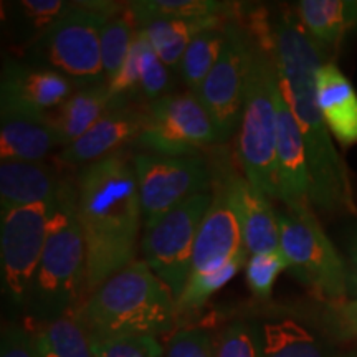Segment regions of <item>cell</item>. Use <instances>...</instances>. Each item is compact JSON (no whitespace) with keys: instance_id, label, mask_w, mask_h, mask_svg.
<instances>
[{"instance_id":"obj_21","label":"cell","mask_w":357,"mask_h":357,"mask_svg":"<svg viewBox=\"0 0 357 357\" xmlns=\"http://www.w3.org/2000/svg\"><path fill=\"white\" fill-rule=\"evenodd\" d=\"M260 357H352L293 318L260 324Z\"/></svg>"},{"instance_id":"obj_9","label":"cell","mask_w":357,"mask_h":357,"mask_svg":"<svg viewBox=\"0 0 357 357\" xmlns=\"http://www.w3.org/2000/svg\"><path fill=\"white\" fill-rule=\"evenodd\" d=\"M146 114V126L137 137L146 153L184 158L220 146L215 124L197 93H169L147 105Z\"/></svg>"},{"instance_id":"obj_20","label":"cell","mask_w":357,"mask_h":357,"mask_svg":"<svg viewBox=\"0 0 357 357\" xmlns=\"http://www.w3.org/2000/svg\"><path fill=\"white\" fill-rule=\"evenodd\" d=\"M63 178L43 160H3L0 164V212L55 200Z\"/></svg>"},{"instance_id":"obj_4","label":"cell","mask_w":357,"mask_h":357,"mask_svg":"<svg viewBox=\"0 0 357 357\" xmlns=\"http://www.w3.org/2000/svg\"><path fill=\"white\" fill-rule=\"evenodd\" d=\"M91 341L171 334L177 305L144 260H136L96 288L77 310Z\"/></svg>"},{"instance_id":"obj_19","label":"cell","mask_w":357,"mask_h":357,"mask_svg":"<svg viewBox=\"0 0 357 357\" xmlns=\"http://www.w3.org/2000/svg\"><path fill=\"white\" fill-rule=\"evenodd\" d=\"M316 95L321 114L334 139L342 147L357 146V91L333 61L319 66Z\"/></svg>"},{"instance_id":"obj_1","label":"cell","mask_w":357,"mask_h":357,"mask_svg":"<svg viewBox=\"0 0 357 357\" xmlns=\"http://www.w3.org/2000/svg\"><path fill=\"white\" fill-rule=\"evenodd\" d=\"M273 42L281 91L305 144L312 211L357 215L351 174L331 139L316 95V73L326 63V50L305 32L293 10H283L273 22Z\"/></svg>"},{"instance_id":"obj_22","label":"cell","mask_w":357,"mask_h":357,"mask_svg":"<svg viewBox=\"0 0 357 357\" xmlns=\"http://www.w3.org/2000/svg\"><path fill=\"white\" fill-rule=\"evenodd\" d=\"M298 20L319 47L334 48L357 29V0H301Z\"/></svg>"},{"instance_id":"obj_7","label":"cell","mask_w":357,"mask_h":357,"mask_svg":"<svg viewBox=\"0 0 357 357\" xmlns=\"http://www.w3.org/2000/svg\"><path fill=\"white\" fill-rule=\"evenodd\" d=\"M288 271L326 303L349 298V268L311 207L276 208Z\"/></svg>"},{"instance_id":"obj_37","label":"cell","mask_w":357,"mask_h":357,"mask_svg":"<svg viewBox=\"0 0 357 357\" xmlns=\"http://www.w3.org/2000/svg\"><path fill=\"white\" fill-rule=\"evenodd\" d=\"M347 268H349V294L357 298V227L347 240Z\"/></svg>"},{"instance_id":"obj_13","label":"cell","mask_w":357,"mask_h":357,"mask_svg":"<svg viewBox=\"0 0 357 357\" xmlns=\"http://www.w3.org/2000/svg\"><path fill=\"white\" fill-rule=\"evenodd\" d=\"M229 155L223 147H218L211 158L212 204L200 223L190 275L217 270L235 258L248 255L227 178Z\"/></svg>"},{"instance_id":"obj_16","label":"cell","mask_w":357,"mask_h":357,"mask_svg":"<svg viewBox=\"0 0 357 357\" xmlns=\"http://www.w3.org/2000/svg\"><path fill=\"white\" fill-rule=\"evenodd\" d=\"M276 200L287 208L311 207L310 171L305 144L283 91L278 93V139L275 166ZM312 208V207H311Z\"/></svg>"},{"instance_id":"obj_24","label":"cell","mask_w":357,"mask_h":357,"mask_svg":"<svg viewBox=\"0 0 357 357\" xmlns=\"http://www.w3.org/2000/svg\"><path fill=\"white\" fill-rule=\"evenodd\" d=\"M37 357H96L93 341L78 312L43 323H29Z\"/></svg>"},{"instance_id":"obj_6","label":"cell","mask_w":357,"mask_h":357,"mask_svg":"<svg viewBox=\"0 0 357 357\" xmlns=\"http://www.w3.org/2000/svg\"><path fill=\"white\" fill-rule=\"evenodd\" d=\"M113 2H75L61 20L29 48V63L63 75L79 88L106 84L101 60V29L124 12Z\"/></svg>"},{"instance_id":"obj_17","label":"cell","mask_w":357,"mask_h":357,"mask_svg":"<svg viewBox=\"0 0 357 357\" xmlns=\"http://www.w3.org/2000/svg\"><path fill=\"white\" fill-rule=\"evenodd\" d=\"M227 178L248 255L280 250L278 213L271 205L273 200L257 189L245 174L234 166L230 155L227 160Z\"/></svg>"},{"instance_id":"obj_35","label":"cell","mask_w":357,"mask_h":357,"mask_svg":"<svg viewBox=\"0 0 357 357\" xmlns=\"http://www.w3.org/2000/svg\"><path fill=\"white\" fill-rule=\"evenodd\" d=\"M326 331L339 339H357V298L326 303L321 311Z\"/></svg>"},{"instance_id":"obj_33","label":"cell","mask_w":357,"mask_h":357,"mask_svg":"<svg viewBox=\"0 0 357 357\" xmlns=\"http://www.w3.org/2000/svg\"><path fill=\"white\" fill-rule=\"evenodd\" d=\"M164 357H215L213 337L204 328L178 329L169 337Z\"/></svg>"},{"instance_id":"obj_15","label":"cell","mask_w":357,"mask_h":357,"mask_svg":"<svg viewBox=\"0 0 357 357\" xmlns=\"http://www.w3.org/2000/svg\"><path fill=\"white\" fill-rule=\"evenodd\" d=\"M61 146L50 113H40L0 98V158L38 162Z\"/></svg>"},{"instance_id":"obj_8","label":"cell","mask_w":357,"mask_h":357,"mask_svg":"<svg viewBox=\"0 0 357 357\" xmlns=\"http://www.w3.org/2000/svg\"><path fill=\"white\" fill-rule=\"evenodd\" d=\"M211 204L212 190L194 195L142 231V258L176 303L189 280L195 240Z\"/></svg>"},{"instance_id":"obj_28","label":"cell","mask_w":357,"mask_h":357,"mask_svg":"<svg viewBox=\"0 0 357 357\" xmlns=\"http://www.w3.org/2000/svg\"><path fill=\"white\" fill-rule=\"evenodd\" d=\"M225 24L200 32L184 52L181 66H178V75L187 86V91L199 93L205 78L208 77L220 58L223 45H225Z\"/></svg>"},{"instance_id":"obj_14","label":"cell","mask_w":357,"mask_h":357,"mask_svg":"<svg viewBox=\"0 0 357 357\" xmlns=\"http://www.w3.org/2000/svg\"><path fill=\"white\" fill-rule=\"evenodd\" d=\"M146 108L132 106L129 101L114 100L113 106L79 139L63 147L60 159L68 166H88L108 155L119 153L126 142L139 137L146 126Z\"/></svg>"},{"instance_id":"obj_31","label":"cell","mask_w":357,"mask_h":357,"mask_svg":"<svg viewBox=\"0 0 357 357\" xmlns=\"http://www.w3.org/2000/svg\"><path fill=\"white\" fill-rule=\"evenodd\" d=\"M283 271H288V261L281 250L250 255L245 263V280L250 291L260 300L271 296L276 278Z\"/></svg>"},{"instance_id":"obj_29","label":"cell","mask_w":357,"mask_h":357,"mask_svg":"<svg viewBox=\"0 0 357 357\" xmlns=\"http://www.w3.org/2000/svg\"><path fill=\"white\" fill-rule=\"evenodd\" d=\"M137 25L132 20L131 13L126 10L118 15L109 17L101 29V60L102 71H105L106 83L111 82L119 70L131 50V45L136 35Z\"/></svg>"},{"instance_id":"obj_23","label":"cell","mask_w":357,"mask_h":357,"mask_svg":"<svg viewBox=\"0 0 357 357\" xmlns=\"http://www.w3.org/2000/svg\"><path fill=\"white\" fill-rule=\"evenodd\" d=\"M113 102L106 84L77 89L60 108L50 113L60 144L66 147L79 139L108 113Z\"/></svg>"},{"instance_id":"obj_27","label":"cell","mask_w":357,"mask_h":357,"mask_svg":"<svg viewBox=\"0 0 357 357\" xmlns=\"http://www.w3.org/2000/svg\"><path fill=\"white\" fill-rule=\"evenodd\" d=\"M136 25L153 19L167 20H204L227 17L230 19L236 7L230 2L217 0H139L128 3Z\"/></svg>"},{"instance_id":"obj_34","label":"cell","mask_w":357,"mask_h":357,"mask_svg":"<svg viewBox=\"0 0 357 357\" xmlns=\"http://www.w3.org/2000/svg\"><path fill=\"white\" fill-rule=\"evenodd\" d=\"M96 357H164V347L155 337H121L93 341Z\"/></svg>"},{"instance_id":"obj_2","label":"cell","mask_w":357,"mask_h":357,"mask_svg":"<svg viewBox=\"0 0 357 357\" xmlns=\"http://www.w3.org/2000/svg\"><path fill=\"white\" fill-rule=\"evenodd\" d=\"M77 212L86 245L88 296L137 258L142 211L136 172L114 153L79 169Z\"/></svg>"},{"instance_id":"obj_5","label":"cell","mask_w":357,"mask_h":357,"mask_svg":"<svg viewBox=\"0 0 357 357\" xmlns=\"http://www.w3.org/2000/svg\"><path fill=\"white\" fill-rule=\"evenodd\" d=\"M86 298V245L77 212V184L63 178L24 312L29 323H43L77 311Z\"/></svg>"},{"instance_id":"obj_3","label":"cell","mask_w":357,"mask_h":357,"mask_svg":"<svg viewBox=\"0 0 357 357\" xmlns=\"http://www.w3.org/2000/svg\"><path fill=\"white\" fill-rule=\"evenodd\" d=\"M252 35V58L245 88L242 119L236 132V159L245 177L266 197L276 200L275 166L278 139V93L273 22L255 10L247 25Z\"/></svg>"},{"instance_id":"obj_18","label":"cell","mask_w":357,"mask_h":357,"mask_svg":"<svg viewBox=\"0 0 357 357\" xmlns=\"http://www.w3.org/2000/svg\"><path fill=\"white\" fill-rule=\"evenodd\" d=\"M77 86L58 71L3 58L0 98L26 108L52 113L77 91Z\"/></svg>"},{"instance_id":"obj_11","label":"cell","mask_w":357,"mask_h":357,"mask_svg":"<svg viewBox=\"0 0 357 357\" xmlns=\"http://www.w3.org/2000/svg\"><path fill=\"white\" fill-rule=\"evenodd\" d=\"M53 204L45 202L2 212L0 271L2 291L12 306L25 311L32 281L47 243Z\"/></svg>"},{"instance_id":"obj_10","label":"cell","mask_w":357,"mask_h":357,"mask_svg":"<svg viewBox=\"0 0 357 357\" xmlns=\"http://www.w3.org/2000/svg\"><path fill=\"white\" fill-rule=\"evenodd\" d=\"M132 166L144 229L194 195L212 190L211 160L204 155L172 158L144 151L134 155Z\"/></svg>"},{"instance_id":"obj_32","label":"cell","mask_w":357,"mask_h":357,"mask_svg":"<svg viewBox=\"0 0 357 357\" xmlns=\"http://www.w3.org/2000/svg\"><path fill=\"white\" fill-rule=\"evenodd\" d=\"M215 357H260V324L234 321L213 339Z\"/></svg>"},{"instance_id":"obj_36","label":"cell","mask_w":357,"mask_h":357,"mask_svg":"<svg viewBox=\"0 0 357 357\" xmlns=\"http://www.w3.org/2000/svg\"><path fill=\"white\" fill-rule=\"evenodd\" d=\"M0 357H37L29 326L15 323L3 326L0 337Z\"/></svg>"},{"instance_id":"obj_12","label":"cell","mask_w":357,"mask_h":357,"mask_svg":"<svg viewBox=\"0 0 357 357\" xmlns=\"http://www.w3.org/2000/svg\"><path fill=\"white\" fill-rule=\"evenodd\" d=\"M250 58L252 35L242 22L229 19L225 24V45L220 58L197 93L215 124L220 144L238 132Z\"/></svg>"},{"instance_id":"obj_25","label":"cell","mask_w":357,"mask_h":357,"mask_svg":"<svg viewBox=\"0 0 357 357\" xmlns=\"http://www.w3.org/2000/svg\"><path fill=\"white\" fill-rule=\"evenodd\" d=\"M227 20H229L227 17L204 20L153 19L142 22L137 26L146 32L159 60L169 70L178 71L182 56H184V52L187 50L192 40L197 37L200 32H204V30L223 25Z\"/></svg>"},{"instance_id":"obj_26","label":"cell","mask_w":357,"mask_h":357,"mask_svg":"<svg viewBox=\"0 0 357 357\" xmlns=\"http://www.w3.org/2000/svg\"><path fill=\"white\" fill-rule=\"evenodd\" d=\"M65 0H20L8 3V29L12 38L29 50L58 20L73 8Z\"/></svg>"},{"instance_id":"obj_30","label":"cell","mask_w":357,"mask_h":357,"mask_svg":"<svg viewBox=\"0 0 357 357\" xmlns=\"http://www.w3.org/2000/svg\"><path fill=\"white\" fill-rule=\"evenodd\" d=\"M250 255L238 257L231 260L227 265H223L217 270L205 271V273L190 275L187 280V284L177 300V314L178 312H189L194 310H199L200 306L205 305V301L217 293L218 289L225 287L229 281H231L245 266Z\"/></svg>"}]
</instances>
